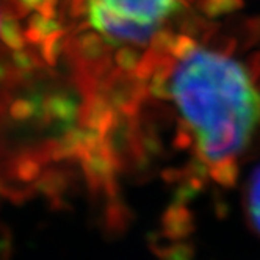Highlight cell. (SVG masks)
<instances>
[{"mask_svg": "<svg viewBox=\"0 0 260 260\" xmlns=\"http://www.w3.org/2000/svg\"><path fill=\"white\" fill-rule=\"evenodd\" d=\"M165 83L199 157L215 168L235 163L260 122L249 68L228 50L183 40L171 49Z\"/></svg>", "mask_w": 260, "mask_h": 260, "instance_id": "obj_1", "label": "cell"}, {"mask_svg": "<svg viewBox=\"0 0 260 260\" xmlns=\"http://www.w3.org/2000/svg\"><path fill=\"white\" fill-rule=\"evenodd\" d=\"M196 0H72L71 17L83 33L113 49H152L170 36Z\"/></svg>", "mask_w": 260, "mask_h": 260, "instance_id": "obj_2", "label": "cell"}, {"mask_svg": "<svg viewBox=\"0 0 260 260\" xmlns=\"http://www.w3.org/2000/svg\"><path fill=\"white\" fill-rule=\"evenodd\" d=\"M246 213L251 226L260 235V166L252 171L246 185Z\"/></svg>", "mask_w": 260, "mask_h": 260, "instance_id": "obj_3", "label": "cell"}, {"mask_svg": "<svg viewBox=\"0 0 260 260\" xmlns=\"http://www.w3.org/2000/svg\"><path fill=\"white\" fill-rule=\"evenodd\" d=\"M17 2L22 4L24 7H27L30 10L40 11L43 19L50 22L52 11H57L60 5H66L69 8L71 4H72V0H17Z\"/></svg>", "mask_w": 260, "mask_h": 260, "instance_id": "obj_4", "label": "cell"}, {"mask_svg": "<svg viewBox=\"0 0 260 260\" xmlns=\"http://www.w3.org/2000/svg\"><path fill=\"white\" fill-rule=\"evenodd\" d=\"M11 115L17 119H24L30 115V105L24 101H19V102H16L13 104L11 107Z\"/></svg>", "mask_w": 260, "mask_h": 260, "instance_id": "obj_5", "label": "cell"}]
</instances>
